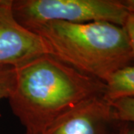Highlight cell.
I'll use <instances>...</instances> for the list:
<instances>
[{
  "label": "cell",
  "instance_id": "6da1fadb",
  "mask_svg": "<svg viewBox=\"0 0 134 134\" xmlns=\"http://www.w3.org/2000/svg\"><path fill=\"white\" fill-rule=\"evenodd\" d=\"M8 97L12 113L31 134H46L60 117L85 100L104 96V82L43 54L14 67Z\"/></svg>",
  "mask_w": 134,
  "mask_h": 134
},
{
  "label": "cell",
  "instance_id": "7a4b0ae2",
  "mask_svg": "<svg viewBox=\"0 0 134 134\" xmlns=\"http://www.w3.org/2000/svg\"><path fill=\"white\" fill-rule=\"evenodd\" d=\"M29 30L43 39L48 54L104 83L134 61L127 35L121 25L107 22H51Z\"/></svg>",
  "mask_w": 134,
  "mask_h": 134
},
{
  "label": "cell",
  "instance_id": "3957f363",
  "mask_svg": "<svg viewBox=\"0 0 134 134\" xmlns=\"http://www.w3.org/2000/svg\"><path fill=\"white\" fill-rule=\"evenodd\" d=\"M16 19L27 29L51 22H107L124 26L129 14L121 0H13Z\"/></svg>",
  "mask_w": 134,
  "mask_h": 134
},
{
  "label": "cell",
  "instance_id": "277c9868",
  "mask_svg": "<svg viewBox=\"0 0 134 134\" xmlns=\"http://www.w3.org/2000/svg\"><path fill=\"white\" fill-rule=\"evenodd\" d=\"M12 5L13 0H0V66H18L48 54L43 39L16 19Z\"/></svg>",
  "mask_w": 134,
  "mask_h": 134
},
{
  "label": "cell",
  "instance_id": "5b68a950",
  "mask_svg": "<svg viewBox=\"0 0 134 134\" xmlns=\"http://www.w3.org/2000/svg\"><path fill=\"white\" fill-rule=\"evenodd\" d=\"M115 119L110 101L104 96L85 100L53 124L46 134H100Z\"/></svg>",
  "mask_w": 134,
  "mask_h": 134
},
{
  "label": "cell",
  "instance_id": "8992f818",
  "mask_svg": "<svg viewBox=\"0 0 134 134\" xmlns=\"http://www.w3.org/2000/svg\"><path fill=\"white\" fill-rule=\"evenodd\" d=\"M104 98L108 101L134 98V65L115 72L105 83Z\"/></svg>",
  "mask_w": 134,
  "mask_h": 134
},
{
  "label": "cell",
  "instance_id": "52a82bcc",
  "mask_svg": "<svg viewBox=\"0 0 134 134\" xmlns=\"http://www.w3.org/2000/svg\"><path fill=\"white\" fill-rule=\"evenodd\" d=\"M117 121L134 123V98H124L110 102Z\"/></svg>",
  "mask_w": 134,
  "mask_h": 134
},
{
  "label": "cell",
  "instance_id": "ba28073f",
  "mask_svg": "<svg viewBox=\"0 0 134 134\" xmlns=\"http://www.w3.org/2000/svg\"><path fill=\"white\" fill-rule=\"evenodd\" d=\"M14 67L0 66V101L8 98L14 86Z\"/></svg>",
  "mask_w": 134,
  "mask_h": 134
},
{
  "label": "cell",
  "instance_id": "9c48e42d",
  "mask_svg": "<svg viewBox=\"0 0 134 134\" xmlns=\"http://www.w3.org/2000/svg\"><path fill=\"white\" fill-rule=\"evenodd\" d=\"M123 27L125 28L130 47L134 54V14H128Z\"/></svg>",
  "mask_w": 134,
  "mask_h": 134
},
{
  "label": "cell",
  "instance_id": "30bf717a",
  "mask_svg": "<svg viewBox=\"0 0 134 134\" xmlns=\"http://www.w3.org/2000/svg\"><path fill=\"white\" fill-rule=\"evenodd\" d=\"M121 2L129 14H134V0H121Z\"/></svg>",
  "mask_w": 134,
  "mask_h": 134
},
{
  "label": "cell",
  "instance_id": "8fae6325",
  "mask_svg": "<svg viewBox=\"0 0 134 134\" xmlns=\"http://www.w3.org/2000/svg\"><path fill=\"white\" fill-rule=\"evenodd\" d=\"M123 134H134V129L133 128H130V129H127Z\"/></svg>",
  "mask_w": 134,
  "mask_h": 134
},
{
  "label": "cell",
  "instance_id": "7c38bea8",
  "mask_svg": "<svg viewBox=\"0 0 134 134\" xmlns=\"http://www.w3.org/2000/svg\"><path fill=\"white\" fill-rule=\"evenodd\" d=\"M25 134H31V133H26V132H25Z\"/></svg>",
  "mask_w": 134,
  "mask_h": 134
}]
</instances>
